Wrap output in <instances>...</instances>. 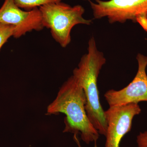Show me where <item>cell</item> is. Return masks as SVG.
Masks as SVG:
<instances>
[{
  "label": "cell",
  "instance_id": "3",
  "mask_svg": "<svg viewBox=\"0 0 147 147\" xmlns=\"http://www.w3.org/2000/svg\"><path fill=\"white\" fill-rule=\"evenodd\" d=\"M39 9L43 26L50 29L54 39L63 47L71 42L70 33L74 27L92 23V20L83 17L85 9L80 5L71 6L59 1L46 4Z\"/></svg>",
  "mask_w": 147,
  "mask_h": 147
},
{
  "label": "cell",
  "instance_id": "2",
  "mask_svg": "<svg viewBox=\"0 0 147 147\" xmlns=\"http://www.w3.org/2000/svg\"><path fill=\"white\" fill-rule=\"evenodd\" d=\"M106 63L102 52L97 49L94 37L88 42V53L81 58L73 77L81 86L86 96V110L88 117L98 133L105 136L107 123L105 111L99 99L97 80L100 70Z\"/></svg>",
  "mask_w": 147,
  "mask_h": 147
},
{
  "label": "cell",
  "instance_id": "1",
  "mask_svg": "<svg viewBox=\"0 0 147 147\" xmlns=\"http://www.w3.org/2000/svg\"><path fill=\"white\" fill-rule=\"evenodd\" d=\"M86 103L84 90L72 75L63 84L57 97L48 105L46 115L64 114L63 132L80 134L82 140L89 144L97 142L99 134L88 117Z\"/></svg>",
  "mask_w": 147,
  "mask_h": 147
},
{
  "label": "cell",
  "instance_id": "9",
  "mask_svg": "<svg viewBox=\"0 0 147 147\" xmlns=\"http://www.w3.org/2000/svg\"><path fill=\"white\" fill-rule=\"evenodd\" d=\"M15 28L12 25L0 23V50L9 38L13 36Z\"/></svg>",
  "mask_w": 147,
  "mask_h": 147
},
{
  "label": "cell",
  "instance_id": "7",
  "mask_svg": "<svg viewBox=\"0 0 147 147\" xmlns=\"http://www.w3.org/2000/svg\"><path fill=\"white\" fill-rule=\"evenodd\" d=\"M0 23L14 26L15 28L13 37L16 38L28 32L41 30L44 28L39 8L23 10L13 0H5L0 8Z\"/></svg>",
  "mask_w": 147,
  "mask_h": 147
},
{
  "label": "cell",
  "instance_id": "6",
  "mask_svg": "<svg viewBox=\"0 0 147 147\" xmlns=\"http://www.w3.org/2000/svg\"><path fill=\"white\" fill-rule=\"evenodd\" d=\"M138 103L110 107L105 111L107 123L105 147H119L122 139L131 130L132 120L141 113Z\"/></svg>",
  "mask_w": 147,
  "mask_h": 147
},
{
  "label": "cell",
  "instance_id": "11",
  "mask_svg": "<svg viewBox=\"0 0 147 147\" xmlns=\"http://www.w3.org/2000/svg\"><path fill=\"white\" fill-rule=\"evenodd\" d=\"M73 138L74 141L76 142L77 146H78V147H82L81 144H80V142H79V139H78V137H77V134H74ZM94 147H98L97 144H96V142L94 143Z\"/></svg>",
  "mask_w": 147,
  "mask_h": 147
},
{
  "label": "cell",
  "instance_id": "4",
  "mask_svg": "<svg viewBox=\"0 0 147 147\" xmlns=\"http://www.w3.org/2000/svg\"><path fill=\"white\" fill-rule=\"evenodd\" d=\"M95 19L107 17L110 24L138 23L147 32V0H89Z\"/></svg>",
  "mask_w": 147,
  "mask_h": 147
},
{
  "label": "cell",
  "instance_id": "10",
  "mask_svg": "<svg viewBox=\"0 0 147 147\" xmlns=\"http://www.w3.org/2000/svg\"><path fill=\"white\" fill-rule=\"evenodd\" d=\"M137 147H147V131L140 132L137 137Z\"/></svg>",
  "mask_w": 147,
  "mask_h": 147
},
{
  "label": "cell",
  "instance_id": "8",
  "mask_svg": "<svg viewBox=\"0 0 147 147\" xmlns=\"http://www.w3.org/2000/svg\"><path fill=\"white\" fill-rule=\"evenodd\" d=\"M13 1L20 8L30 10L49 3L61 1V0H13Z\"/></svg>",
  "mask_w": 147,
  "mask_h": 147
},
{
  "label": "cell",
  "instance_id": "5",
  "mask_svg": "<svg viewBox=\"0 0 147 147\" xmlns=\"http://www.w3.org/2000/svg\"><path fill=\"white\" fill-rule=\"evenodd\" d=\"M136 59L138 70L133 80L122 89L110 90L104 94L110 107L147 102V57L139 53Z\"/></svg>",
  "mask_w": 147,
  "mask_h": 147
}]
</instances>
